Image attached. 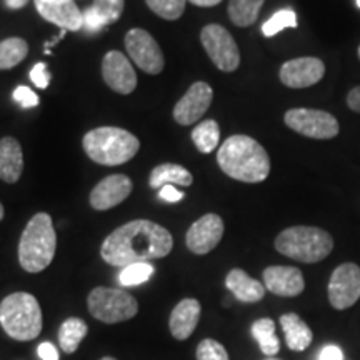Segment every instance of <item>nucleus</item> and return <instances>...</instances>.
I'll list each match as a JSON object with an SVG mask.
<instances>
[{
    "label": "nucleus",
    "mask_w": 360,
    "mask_h": 360,
    "mask_svg": "<svg viewBox=\"0 0 360 360\" xmlns=\"http://www.w3.org/2000/svg\"><path fill=\"white\" fill-rule=\"evenodd\" d=\"M174 247L170 232L152 220H132L103 240L101 255L109 265H127L167 257Z\"/></svg>",
    "instance_id": "nucleus-1"
},
{
    "label": "nucleus",
    "mask_w": 360,
    "mask_h": 360,
    "mask_svg": "<svg viewBox=\"0 0 360 360\" xmlns=\"http://www.w3.org/2000/svg\"><path fill=\"white\" fill-rule=\"evenodd\" d=\"M217 164L225 175L245 184L264 182L270 174L269 154L249 135H232L222 142Z\"/></svg>",
    "instance_id": "nucleus-2"
},
{
    "label": "nucleus",
    "mask_w": 360,
    "mask_h": 360,
    "mask_svg": "<svg viewBox=\"0 0 360 360\" xmlns=\"http://www.w3.org/2000/svg\"><path fill=\"white\" fill-rule=\"evenodd\" d=\"M57 236L52 217L45 212L35 214L25 225L19 242V262L30 274L42 272L56 257Z\"/></svg>",
    "instance_id": "nucleus-3"
},
{
    "label": "nucleus",
    "mask_w": 360,
    "mask_h": 360,
    "mask_svg": "<svg viewBox=\"0 0 360 360\" xmlns=\"http://www.w3.org/2000/svg\"><path fill=\"white\" fill-rule=\"evenodd\" d=\"M84 152L101 165H122L137 155L141 142L129 130L120 127H97L84 135Z\"/></svg>",
    "instance_id": "nucleus-4"
},
{
    "label": "nucleus",
    "mask_w": 360,
    "mask_h": 360,
    "mask_svg": "<svg viewBox=\"0 0 360 360\" xmlns=\"http://www.w3.org/2000/svg\"><path fill=\"white\" fill-rule=\"evenodd\" d=\"M0 326L8 337L20 342L37 339L42 332L39 300L27 292H13L0 302Z\"/></svg>",
    "instance_id": "nucleus-5"
},
{
    "label": "nucleus",
    "mask_w": 360,
    "mask_h": 360,
    "mask_svg": "<svg viewBox=\"0 0 360 360\" xmlns=\"http://www.w3.org/2000/svg\"><path fill=\"white\" fill-rule=\"evenodd\" d=\"M276 249L297 262L315 264L328 257L334 249V238L323 229L297 225L278 233Z\"/></svg>",
    "instance_id": "nucleus-6"
},
{
    "label": "nucleus",
    "mask_w": 360,
    "mask_h": 360,
    "mask_svg": "<svg viewBox=\"0 0 360 360\" xmlns=\"http://www.w3.org/2000/svg\"><path fill=\"white\" fill-rule=\"evenodd\" d=\"M89 312L103 323H119L132 319L139 312L134 295L120 289L96 287L87 297Z\"/></svg>",
    "instance_id": "nucleus-7"
},
{
    "label": "nucleus",
    "mask_w": 360,
    "mask_h": 360,
    "mask_svg": "<svg viewBox=\"0 0 360 360\" xmlns=\"http://www.w3.org/2000/svg\"><path fill=\"white\" fill-rule=\"evenodd\" d=\"M283 122L294 132L317 141H328L340 132L339 120L326 110L290 109L283 115Z\"/></svg>",
    "instance_id": "nucleus-8"
},
{
    "label": "nucleus",
    "mask_w": 360,
    "mask_h": 360,
    "mask_svg": "<svg viewBox=\"0 0 360 360\" xmlns=\"http://www.w3.org/2000/svg\"><path fill=\"white\" fill-rule=\"evenodd\" d=\"M200 42L214 65L222 72H233L240 65L237 42L227 29L219 24H209L202 29Z\"/></svg>",
    "instance_id": "nucleus-9"
},
{
    "label": "nucleus",
    "mask_w": 360,
    "mask_h": 360,
    "mask_svg": "<svg viewBox=\"0 0 360 360\" xmlns=\"http://www.w3.org/2000/svg\"><path fill=\"white\" fill-rule=\"evenodd\" d=\"M125 49H127L129 57L135 62V65L141 67L147 74L157 75L164 70V53H162L155 39L147 30H129L127 35H125Z\"/></svg>",
    "instance_id": "nucleus-10"
},
{
    "label": "nucleus",
    "mask_w": 360,
    "mask_h": 360,
    "mask_svg": "<svg viewBox=\"0 0 360 360\" xmlns=\"http://www.w3.org/2000/svg\"><path fill=\"white\" fill-rule=\"evenodd\" d=\"M360 297V267L357 264H342L332 272L328 281V302L337 310L350 309Z\"/></svg>",
    "instance_id": "nucleus-11"
},
{
    "label": "nucleus",
    "mask_w": 360,
    "mask_h": 360,
    "mask_svg": "<svg viewBox=\"0 0 360 360\" xmlns=\"http://www.w3.org/2000/svg\"><path fill=\"white\" fill-rule=\"evenodd\" d=\"M326 75V65L321 58L300 57L287 60L281 67L278 77L289 89H307L319 84Z\"/></svg>",
    "instance_id": "nucleus-12"
},
{
    "label": "nucleus",
    "mask_w": 360,
    "mask_h": 360,
    "mask_svg": "<svg viewBox=\"0 0 360 360\" xmlns=\"http://www.w3.org/2000/svg\"><path fill=\"white\" fill-rule=\"evenodd\" d=\"M214 98V90L209 84L195 82L187 94L174 107V119L180 125H192L199 122L209 110Z\"/></svg>",
    "instance_id": "nucleus-13"
},
{
    "label": "nucleus",
    "mask_w": 360,
    "mask_h": 360,
    "mask_svg": "<svg viewBox=\"0 0 360 360\" xmlns=\"http://www.w3.org/2000/svg\"><path fill=\"white\" fill-rule=\"evenodd\" d=\"M224 236V220L217 214H207L191 225L187 231V249L197 255L212 252Z\"/></svg>",
    "instance_id": "nucleus-14"
},
{
    "label": "nucleus",
    "mask_w": 360,
    "mask_h": 360,
    "mask_svg": "<svg viewBox=\"0 0 360 360\" xmlns=\"http://www.w3.org/2000/svg\"><path fill=\"white\" fill-rule=\"evenodd\" d=\"M102 77L117 94H132L137 87V75L125 53L110 51L102 60Z\"/></svg>",
    "instance_id": "nucleus-15"
},
{
    "label": "nucleus",
    "mask_w": 360,
    "mask_h": 360,
    "mask_svg": "<svg viewBox=\"0 0 360 360\" xmlns=\"http://www.w3.org/2000/svg\"><path fill=\"white\" fill-rule=\"evenodd\" d=\"M35 8L45 20L57 25L60 30L84 29L82 11L75 0H34Z\"/></svg>",
    "instance_id": "nucleus-16"
},
{
    "label": "nucleus",
    "mask_w": 360,
    "mask_h": 360,
    "mask_svg": "<svg viewBox=\"0 0 360 360\" xmlns=\"http://www.w3.org/2000/svg\"><path fill=\"white\" fill-rule=\"evenodd\" d=\"M132 192V180L124 174H114L102 179L90 192V205L96 210H109L122 204Z\"/></svg>",
    "instance_id": "nucleus-17"
},
{
    "label": "nucleus",
    "mask_w": 360,
    "mask_h": 360,
    "mask_svg": "<svg viewBox=\"0 0 360 360\" xmlns=\"http://www.w3.org/2000/svg\"><path fill=\"white\" fill-rule=\"evenodd\" d=\"M265 289L278 297H297L305 289L302 272L297 267L272 265L264 270Z\"/></svg>",
    "instance_id": "nucleus-18"
},
{
    "label": "nucleus",
    "mask_w": 360,
    "mask_h": 360,
    "mask_svg": "<svg viewBox=\"0 0 360 360\" xmlns=\"http://www.w3.org/2000/svg\"><path fill=\"white\" fill-rule=\"evenodd\" d=\"M200 319V302L195 299H184L175 305L169 319V327L177 340H186L195 330Z\"/></svg>",
    "instance_id": "nucleus-19"
},
{
    "label": "nucleus",
    "mask_w": 360,
    "mask_h": 360,
    "mask_svg": "<svg viewBox=\"0 0 360 360\" xmlns=\"http://www.w3.org/2000/svg\"><path fill=\"white\" fill-rule=\"evenodd\" d=\"M225 287L232 292L237 300L244 304H254L264 299L265 285L252 278L242 269H232L225 277Z\"/></svg>",
    "instance_id": "nucleus-20"
},
{
    "label": "nucleus",
    "mask_w": 360,
    "mask_h": 360,
    "mask_svg": "<svg viewBox=\"0 0 360 360\" xmlns=\"http://www.w3.org/2000/svg\"><path fill=\"white\" fill-rule=\"evenodd\" d=\"M24 170V154L17 139H0V180L15 184Z\"/></svg>",
    "instance_id": "nucleus-21"
},
{
    "label": "nucleus",
    "mask_w": 360,
    "mask_h": 360,
    "mask_svg": "<svg viewBox=\"0 0 360 360\" xmlns=\"http://www.w3.org/2000/svg\"><path fill=\"white\" fill-rule=\"evenodd\" d=\"M281 326L285 334L287 345L290 350L302 352L312 344L314 334L310 327L297 314H283L281 317Z\"/></svg>",
    "instance_id": "nucleus-22"
},
{
    "label": "nucleus",
    "mask_w": 360,
    "mask_h": 360,
    "mask_svg": "<svg viewBox=\"0 0 360 360\" xmlns=\"http://www.w3.org/2000/svg\"><path fill=\"white\" fill-rule=\"evenodd\" d=\"M193 177L187 169L177 164H160L152 169L148 177V186L152 188H162L164 186H192Z\"/></svg>",
    "instance_id": "nucleus-23"
},
{
    "label": "nucleus",
    "mask_w": 360,
    "mask_h": 360,
    "mask_svg": "<svg viewBox=\"0 0 360 360\" xmlns=\"http://www.w3.org/2000/svg\"><path fill=\"white\" fill-rule=\"evenodd\" d=\"M252 335L259 342V347L267 357H276L281 350V342L276 335V323L272 319H259L252 323Z\"/></svg>",
    "instance_id": "nucleus-24"
},
{
    "label": "nucleus",
    "mask_w": 360,
    "mask_h": 360,
    "mask_svg": "<svg viewBox=\"0 0 360 360\" xmlns=\"http://www.w3.org/2000/svg\"><path fill=\"white\" fill-rule=\"evenodd\" d=\"M89 327L82 319L70 317L60 326V332H58V342H60L62 350L65 354H74L79 349L80 342L87 335Z\"/></svg>",
    "instance_id": "nucleus-25"
},
{
    "label": "nucleus",
    "mask_w": 360,
    "mask_h": 360,
    "mask_svg": "<svg viewBox=\"0 0 360 360\" xmlns=\"http://www.w3.org/2000/svg\"><path fill=\"white\" fill-rule=\"evenodd\" d=\"M265 0H229V17L237 27H249L259 19Z\"/></svg>",
    "instance_id": "nucleus-26"
},
{
    "label": "nucleus",
    "mask_w": 360,
    "mask_h": 360,
    "mask_svg": "<svg viewBox=\"0 0 360 360\" xmlns=\"http://www.w3.org/2000/svg\"><path fill=\"white\" fill-rule=\"evenodd\" d=\"M192 141L200 154H210V152H214L220 142L219 124L212 119L197 124L195 129L192 130Z\"/></svg>",
    "instance_id": "nucleus-27"
},
{
    "label": "nucleus",
    "mask_w": 360,
    "mask_h": 360,
    "mask_svg": "<svg viewBox=\"0 0 360 360\" xmlns=\"http://www.w3.org/2000/svg\"><path fill=\"white\" fill-rule=\"evenodd\" d=\"M29 53V44L20 37H11L0 42V70L19 65Z\"/></svg>",
    "instance_id": "nucleus-28"
},
{
    "label": "nucleus",
    "mask_w": 360,
    "mask_h": 360,
    "mask_svg": "<svg viewBox=\"0 0 360 360\" xmlns=\"http://www.w3.org/2000/svg\"><path fill=\"white\" fill-rule=\"evenodd\" d=\"M154 272H155L154 265H150L148 262L132 264L122 269V272H120L119 276V282L120 285L124 287L141 285V283L147 282L148 278L154 276Z\"/></svg>",
    "instance_id": "nucleus-29"
},
{
    "label": "nucleus",
    "mask_w": 360,
    "mask_h": 360,
    "mask_svg": "<svg viewBox=\"0 0 360 360\" xmlns=\"http://www.w3.org/2000/svg\"><path fill=\"white\" fill-rule=\"evenodd\" d=\"M297 27V15L290 8H282L274 13L270 19L262 25V34L265 37H274L283 29H295Z\"/></svg>",
    "instance_id": "nucleus-30"
},
{
    "label": "nucleus",
    "mask_w": 360,
    "mask_h": 360,
    "mask_svg": "<svg viewBox=\"0 0 360 360\" xmlns=\"http://www.w3.org/2000/svg\"><path fill=\"white\" fill-rule=\"evenodd\" d=\"M187 0H146L152 12L165 20H177L186 11Z\"/></svg>",
    "instance_id": "nucleus-31"
},
{
    "label": "nucleus",
    "mask_w": 360,
    "mask_h": 360,
    "mask_svg": "<svg viewBox=\"0 0 360 360\" xmlns=\"http://www.w3.org/2000/svg\"><path fill=\"white\" fill-rule=\"evenodd\" d=\"M125 7V0H94L92 8L98 17L103 20V24L110 25L120 19Z\"/></svg>",
    "instance_id": "nucleus-32"
},
{
    "label": "nucleus",
    "mask_w": 360,
    "mask_h": 360,
    "mask_svg": "<svg viewBox=\"0 0 360 360\" xmlns=\"http://www.w3.org/2000/svg\"><path fill=\"white\" fill-rule=\"evenodd\" d=\"M197 360H229V354L217 340L205 339L197 347Z\"/></svg>",
    "instance_id": "nucleus-33"
},
{
    "label": "nucleus",
    "mask_w": 360,
    "mask_h": 360,
    "mask_svg": "<svg viewBox=\"0 0 360 360\" xmlns=\"http://www.w3.org/2000/svg\"><path fill=\"white\" fill-rule=\"evenodd\" d=\"M12 97L13 101L19 103L22 109H32V107L39 105V96L32 89L25 87V85H20V87L13 90Z\"/></svg>",
    "instance_id": "nucleus-34"
},
{
    "label": "nucleus",
    "mask_w": 360,
    "mask_h": 360,
    "mask_svg": "<svg viewBox=\"0 0 360 360\" xmlns=\"http://www.w3.org/2000/svg\"><path fill=\"white\" fill-rule=\"evenodd\" d=\"M82 15H84V29L87 30L89 34H97L107 27L105 24H103V20L101 19V17H98L90 7L82 11Z\"/></svg>",
    "instance_id": "nucleus-35"
},
{
    "label": "nucleus",
    "mask_w": 360,
    "mask_h": 360,
    "mask_svg": "<svg viewBox=\"0 0 360 360\" xmlns=\"http://www.w3.org/2000/svg\"><path fill=\"white\" fill-rule=\"evenodd\" d=\"M30 80H32L35 87L39 89H47L49 84H51V74H49L47 67H45L44 62H39L32 67L30 70Z\"/></svg>",
    "instance_id": "nucleus-36"
},
{
    "label": "nucleus",
    "mask_w": 360,
    "mask_h": 360,
    "mask_svg": "<svg viewBox=\"0 0 360 360\" xmlns=\"http://www.w3.org/2000/svg\"><path fill=\"white\" fill-rule=\"evenodd\" d=\"M159 197L162 200L175 204V202H180L184 199V192L177 191L175 186H164L162 188H159Z\"/></svg>",
    "instance_id": "nucleus-37"
},
{
    "label": "nucleus",
    "mask_w": 360,
    "mask_h": 360,
    "mask_svg": "<svg viewBox=\"0 0 360 360\" xmlns=\"http://www.w3.org/2000/svg\"><path fill=\"white\" fill-rule=\"evenodd\" d=\"M317 360H344V352L337 345H326L319 354Z\"/></svg>",
    "instance_id": "nucleus-38"
},
{
    "label": "nucleus",
    "mask_w": 360,
    "mask_h": 360,
    "mask_svg": "<svg viewBox=\"0 0 360 360\" xmlns=\"http://www.w3.org/2000/svg\"><path fill=\"white\" fill-rule=\"evenodd\" d=\"M37 352H39V357L42 360H58V352L56 345H52L51 342H44V344H40Z\"/></svg>",
    "instance_id": "nucleus-39"
},
{
    "label": "nucleus",
    "mask_w": 360,
    "mask_h": 360,
    "mask_svg": "<svg viewBox=\"0 0 360 360\" xmlns=\"http://www.w3.org/2000/svg\"><path fill=\"white\" fill-rule=\"evenodd\" d=\"M347 105H349L350 110H354V112H357V114H360V85H359V87H354L349 92Z\"/></svg>",
    "instance_id": "nucleus-40"
},
{
    "label": "nucleus",
    "mask_w": 360,
    "mask_h": 360,
    "mask_svg": "<svg viewBox=\"0 0 360 360\" xmlns=\"http://www.w3.org/2000/svg\"><path fill=\"white\" fill-rule=\"evenodd\" d=\"M4 4L11 11H19V8H24L29 4V0H4Z\"/></svg>",
    "instance_id": "nucleus-41"
},
{
    "label": "nucleus",
    "mask_w": 360,
    "mask_h": 360,
    "mask_svg": "<svg viewBox=\"0 0 360 360\" xmlns=\"http://www.w3.org/2000/svg\"><path fill=\"white\" fill-rule=\"evenodd\" d=\"M188 2L193 4L197 7H214L217 4L222 2V0H188Z\"/></svg>",
    "instance_id": "nucleus-42"
},
{
    "label": "nucleus",
    "mask_w": 360,
    "mask_h": 360,
    "mask_svg": "<svg viewBox=\"0 0 360 360\" xmlns=\"http://www.w3.org/2000/svg\"><path fill=\"white\" fill-rule=\"evenodd\" d=\"M4 215H6V210H4V205H2V202H0V222H2Z\"/></svg>",
    "instance_id": "nucleus-43"
},
{
    "label": "nucleus",
    "mask_w": 360,
    "mask_h": 360,
    "mask_svg": "<svg viewBox=\"0 0 360 360\" xmlns=\"http://www.w3.org/2000/svg\"><path fill=\"white\" fill-rule=\"evenodd\" d=\"M101 360H115V359H112V357H103V359H101Z\"/></svg>",
    "instance_id": "nucleus-44"
},
{
    "label": "nucleus",
    "mask_w": 360,
    "mask_h": 360,
    "mask_svg": "<svg viewBox=\"0 0 360 360\" xmlns=\"http://www.w3.org/2000/svg\"><path fill=\"white\" fill-rule=\"evenodd\" d=\"M357 56H359V60H360V45H359V49H357Z\"/></svg>",
    "instance_id": "nucleus-45"
},
{
    "label": "nucleus",
    "mask_w": 360,
    "mask_h": 360,
    "mask_svg": "<svg viewBox=\"0 0 360 360\" xmlns=\"http://www.w3.org/2000/svg\"><path fill=\"white\" fill-rule=\"evenodd\" d=\"M265 360H278V359H274V357H270V359H265Z\"/></svg>",
    "instance_id": "nucleus-46"
},
{
    "label": "nucleus",
    "mask_w": 360,
    "mask_h": 360,
    "mask_svg": "<svg viewBox=\"0 0 360 360\" xmlns=\"http://www.w3.org/2000/svg\"><path fill=\"white\" fill-rule=\"evenodd\" d=\"M357 6H359V8H360V0H357Z\"/></svg>",
    "instance_id": "nucleus-47"
}]
</instances>
